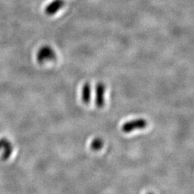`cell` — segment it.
I'll return each instance as SVG.
<instances>
[{
  "label": "cell",
  "instance_id": "7",
  "mask_svg": "<svg viewBox=\"0 0 194 194\" xmlns=\"http://www.w3.org/2000/svg\"><path fill=\"white\" fill-rule=\"evenodd\" d=\"M148 194H153V193H148Z\"/></svg>",
  "mask_w": 194,
  "mask_h": 194
},
{
  "label": "cell",
  "instance_id": "2",
  "mask_svg": "<svg viewBox=\"0 0 194 194\" xmlns=\"http://www.w3.org/2000/svg\"><path fill=\"white\" fill-rule=\"evenodd\" d=\"M147 125L148 123L146 120L143 119H138V120L130 121L125 123L121 127V130L124 132L127 133L137 129H144L147 127Z\"/></svg>",
  "mask_w": 194,
  "mask_h": 194
},
{
  "label": "cell",
  "instance_id": "5",
  "mask_svg": "<svg viewBox=\"0 0 194 194\" xmlns=\"http://www.w3.org/2000/svg\"><path fill=\"white\" fill-rule=\"evenodd\" d=\"M92 94V87L88 83L84 84L82 88V100L85 104H88L91 100V95Z\"/></svg>",
  "mask_w": 194,
  "mask_h": 194
},
{
  "label": "cell",
  "instance_id": "6",
  "mask_svg": "<svg viewBox=\"0 0 194 194\" xmlns=\"http://www.w3.org/2000/svg\"><path fill=\"white\" fill-rule=\"evenodd\" d=\"M103 144H104V142H103V140L102 139L96 138L93 140L91 147H92L93 150H99V149L102 148Z\"/></svg>",
  "mask_w": 194,
  "mask_h": 194
},
{
  "label": "cell",
  "instance_id": "4",
  "mask_svg": "<svg viewBox=\"0 0 194 194\" xmlns=\"http://www.w3.org/2000/svg\"><path fill=\"white\" fill-rule=\"evenodd\" d=\"M64 5V0H53L46 7L45 13L48 15H53L57 13Z\"/></svg>",
  "mask_w": 194,
  "mask_h": 194
},
{
  "label": "cell",
  "instance_id": "3",
  "mask_svg": "<svg viewBox=\"0 0 194 194\" xmlns=\"http://www.w3.org/2000/svg\"><path fill=\"white\" fill-rule=\"evenodd\" d=\"M105 86L104 83H99L96 86V99L95 103L99 108H102L104 105V94H105Z\"/></svg>",
  "mask_w": 194,
  "mask_h": 194
},
{
  "label": "cell",
  "instance_id": "1",
  "mask_svg": "<svg viewBox=\"0 0 194 194\" xmlns=\"http://www.w3.org/2000/svg\"><path fill=\"white\" fill-rule=\"evenodd\" d=\"M56 58L55 51L48 45L43 46L37 53V60L40 64L54 60Z\"/></svg>",
  "mask_w": 194,
  "mask_h": 194
}]
</instances>
